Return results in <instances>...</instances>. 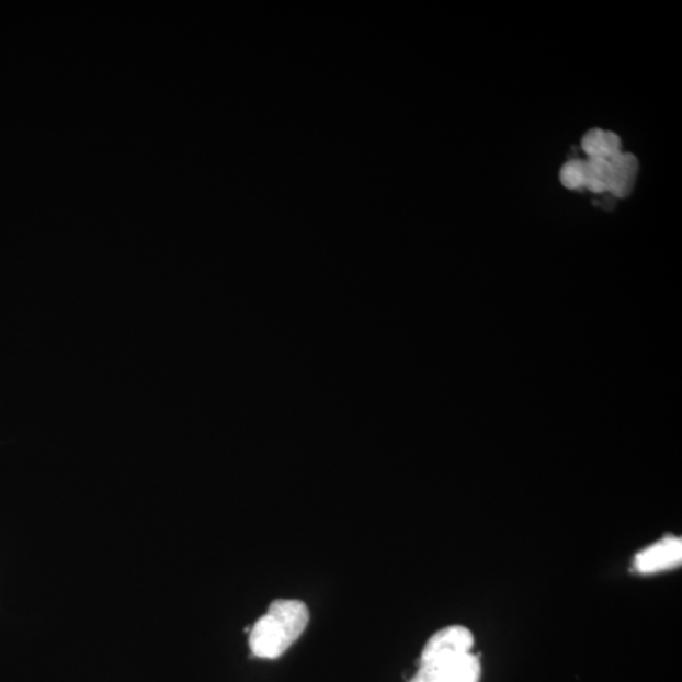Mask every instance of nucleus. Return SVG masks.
<instances>
[{
    "mask_svg": "<svg viewBox=\"0 0 682 682\" xmlns=\"http://www.w3.org/2000/svg\"><path fill=\"white\" fill-rule=\"evenodd\" d=\"M309 621L310 613L304 602L277 599L251 629L249 647L252 653L258 659H279L302 637Z\"/></svg>",
    "mask_w": 682,
    "mask_h": 682,
    "instance_id": "1",
    "label": "nucleus"
},
{
    "mask_svg": "<svg viewBox=\"0 0 682 682\" xmlns=\"http://www.w3.org/2000/svg\"><path fill=\"white\" fill-rule=\"evenodd\" d=\"M474 635L464 626H448L436 632L428 640L421 653V662L427 663L447 657L471 652Z\"/></svg>",
    "mask_w": 682,
    "mask_h": 682,
    "instance_id": "2",
    "label": "nucleus"
},
{
    "mask_svg": "<svg viewBox=\"0 0 682 682\" xmlns=\"http://www.w3.org/2000/svg\"><path fill=\"white\" fill-rule=\"evenodd\" d=\"M420 668L439 682H479L481 678L479 657L471 652L420 663Z\"/></svg>",
    "mask_w": 682,
    "mask_h": 682,
    "instance_id": "3",
    "label": "nucleus"
},
{
    "mask_svg": "<svg viewBox=\"0 0 682 682\" xmlns=\"http://www.w3.org/2000/svg\"><path fill=\"white\" fill-rule=\"evenodd\" d=\"M682 561V541L669 536L648 546L635 557V569L639 573H655L679 567Z\"/></svg>",
    "mask_w": 682,
    "mask_h": 682,
    "instance_id": "4",
    "label": "nucleus"
},
{
    "mask_svg": "<svg viewBox=\"0 0 682 682\" xmlns=\"http://www.w3.org/2000/svg\"><path fill=\"white\" fill-rule=\"evenodd\" d=\"M639 162L634 154L621 152L610 161L609 193L615 198H627L634 191Z\"/></svg>",
    "mask_w": 682,
    "mask_h": 682,
    "instance_id": "5",
    "label": "nucleus"
},
{
    "mask_svg": "<svg viewBox=\"0 0 682 682\" xmlns=\"http://www.w3.org/2000/svg\"><path fill=\"white\" fill-rule=\"evenodd\" d=\"M581 148L588 158L611 161L622 152V143L614 132L594 128L586 133Z\"/></svg>",
    "mask_w": 682,
    "mask_h": 682,
    "instance_id": "6",
    "label": "nucleus"
},
{
    "mask_svg": "<svg viewBox=\"0 0 682 682\" xmlns=\"http://www.w3.org/2000/svg\"><path fill=\"white\" fill-rule=\"evenodd\" d=\"M610 161L587 158L586 160V190L593 194L609 193Z\"/></svg>",
    "mask_w": 682,
    "mask_h": 682,
    "instance_id": "7",
    "label": "nucleus"
},
{
    "mask_svg": "<svg viewBox=\"0 0 682 682\" xmlns=\"http://www.w3.org/2000/svg\"><path fill=\"white\" fill-rule=\"evenodd\" d=\"M560 181L562 186L569 190H583L586 187V160L571 158L560 170Z\"/></svg>",
    "mask_w": 682,
    "mask_h": 682,
    "instance_id": "8",
    "label": "nucleus"
},
{
    "mask_svg": "<svg viewBox=\"0 0 682 682\" xmlns=\"http://www.w3.org/2000/svg\"><path fill=\"white\" fill-rule=\"evenodd\" d=\"M409 682H439L430 675L425 670L419 669L418 673Z\"/></svg>",
    "mask_w": 682,
    "mask_h": 682,
    "instance_id": "9",
    "label": "nucleus"
}]
</instances>
